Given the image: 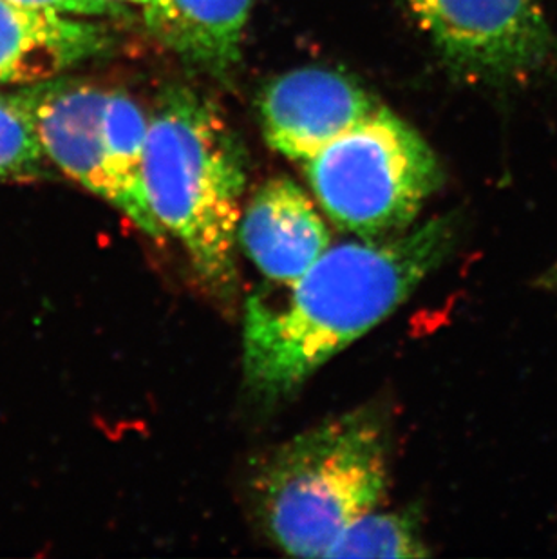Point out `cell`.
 Wrapping results in <instances>:
<instances>
[{
	"mask_svg": "<svg viewBox=\"0 0 557 559\" xmlns=\"http://www.w3.org/2000/svg\"><path fill=\"white\" fill-rule=\"evenodd\" d=\"M452 216L366 243L330 247L281 294L247 301L242 368L250 390L278 399L402 307L457 247Z\"/></svg>",
	"mask_w": 557,
	"mask_h": 559,
	"instance_id": "obj_1",
	"label": "cell"
},
{
	"mask_svg": "<svg viewBox=\"0 0 557 559\" xmlns=\"http://www.w3.org/2000/svg\"><path fill=\"white\" fill-rule=\"evenodd\" d=\"M247 173L216 107L174 90L149 120L143 190L164 233L183 245L206 290L230 301L239 288L236 245Z\"/></svg>",
	"mask_w": 557,
	"mask_h": 559,
	"instance_id": "obj_2",
	"label": "cell"
},
{
	"mask_svg": "<svg viewBox=\"0 0 557 559\" xmlns=\"http://www.w3.org/2000/svg\"><path fill=\"white\" fill-rule=\"evenodd\" d=\"M388 440L368 409L308 429L270 456L258 478L259 514L292 556L324 558L344 528L388 491Z\"/></svg>",
	"mask_w": 557,
	"mask_h": 559,
	"instance_id": "obj_3",
	"label": "cell"
},
{
	"mask_svg": "<svg viewBox=\"0 0 557 559\" xmlns=\"http://www.w3.org/2000/svg\"><path fill=\"white\" fill-rule=\"evenodd\" d=\"M305 167L330 219L366 241L405 233L443 181L429 143L384 106Z\"/></svg>",
	"mask_w": 557,
	"mask_h": 559,
	"instance_id": "obj_4",
	"label": "cell"
},
{
	"mask_svg": "<svg viewBox=\"0 0 557 559\" xmlns=\"http://www.w3.org/2000/svg\"><path fill=\"white\" fill-rule=\"evenodd\" d=\"M454 68L496 84L557 73V35L536 0H404Z\"/></svg>",
	"mask_w": 557,
	"mask_h": 559,
	"instance_id": "obj_5",
	"label": "cell"
},
{
	"mask_svg": "<svg viewBox=\"0 0 557 559\" xmlns=\"http://www.w3.org/2000/svg\"><path fill=\"white\" fill-rule=\"evenodd\" d=\"M380 106L344 74L305 68L281 74L264 90L259 115L270 147L306 164Z\"/></svg>",
	"mask_w": 557,
	"mask_h": 559,
	"instance_id": "obj_6",
	"label": "cell"
},
{
	"mask_svg": "<svg viewBox=\"0 0 557 559\" xmlns=\"http://www.w3.org/2000/svg\"><path fill=\"white\" fill-rule=\"evenodd\" d=\"M13 96L32 118L44 153L58 169L118 206L104 131L109 91L79 82L46 80Z\"/></svg>",
	"mask_w": 557,
	"mask_h": 559,
	"instance_id": "obj_7",
	"label": "cell"
},
{
	"mask_svg": "<svg viewBox=\"0 0 557 559\" xmlns=\"http://www.w3.org/2000/svg\"><path fill=\"white\" fill-rule=\"evenodd\" d=\"M239 241L270 281L289 285L330 249V230L316 203L289 178L259 187L242 212Z\"/></svg>",
	"mask_w": 557,
	"mask_h": 559,
	"instance_id": "obj_8",
	"label": "cell"
},
{
	"mask_svg": "<svg viewBox=\"0 0 557 559\" xmlns=\"http://www.w3.org/2000/svg\"><path fill=\"white\" fill-rule=\"evenodd\" d=\"M98 26L0 0V84H38L106 48Z\"/></svg>",
	"mask_w": 557,
	"mask_h": 559,
	"instance_id": "obj_9",
	"label": "cell"
},
{
	"mask_svg": "<svg viewBox=\"0 0 557 559\" xmlns=\"http://www.w3.org/2000/svg\"><path fill=\"white\" fill-rule=\"evenodd\" d=\"M252 0H154L149 24L185 60L226 74L241 59Z\"/></svg>",
	"mask_w": 557,
	"mask_h": 559,
	"instance_id": "obj_10",
	"label": "cell"
},
{
	"mask_svg": "<svg viewBox=\"0 0 557 559\" xmlns=\"http://www.w3.org/2000/svg\"><path fill=\"white\" fill-rule=\"evenodd\" d=\"M420 527L410 512H366L353 520L333 542L324 558H424Z\"/></svg>",
	"mask_w": 557,
	"mask_h": 559,
	"instance_id": "obj_11",
	"label": "cell"
},
{
	"mask_svg": "<svg viewBox=\"0 0 557 559\" xmlns=\"http://www.w3.org/2000/svg\"><path fill=\"white\" fill-rule=\"evenodd\" d=\"M46 158L26 109L15 96H0V181L37 180Z\"/></svg>",
	"mask_w": 557,
	"mask_h": 559,
	"instance_id": "obj_12",
	"label": "cell"
},
{
	"mask_svg": "<svg viewBox=\"0 0 557 559\" xmlns=\"http://www.w3.org/2000/svg\"><path fill=\"white\" fill-rule=\"evenodd\" d=\"M27 10L51 11L60 15L104 16L120 10V5L109 0H10Z\"/></svg>",
	"mask_w": 557,
	"mask_h": 559,
	"instance_id": "obj_13",
	"label": "cell"
},
{
	"mask_svg": "<svg viewBox=\"0 0 557 559\" xmlns=\"http://www.w3.org/2000/svg\"><path fill=\"white\" fill-rule=\"evenodd\" d=\"M542 286H547L550 290L557 292V264L553 270H548L547 274L543 275Z\"/></svg>",
	"mask_w": 557,
	"mask_h": 559,
	"instance_id": "obj_14",
	"label": "cell"
},
{
	"mask_svg": "<svg viewBox=\"0 0 557 559\" xmlns=\"http://www.w3.org/2000/svg\"><path fill=\"white\" fill-rule=\"evenodd\" d=\"M112 4H138L143 5V8H147V5L153 4L154 0H109Z\"/></svg>",
	"mask_w": 557,
	"mask_h": 559,
	"instance_id": "obj_15",
	"label": "cell"
}]
</instances>
